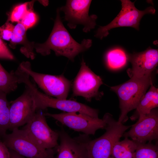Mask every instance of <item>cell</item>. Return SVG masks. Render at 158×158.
<instances>
[{
	"instance_id": "cell-1",
	"label": "cell",
	"mask_w": 158,
	"mask_h": 158,
	"mask_svg": "<svg viewBox=\"0 0 158 158\" xmlns=\"http://www.w3.org/2000/svg\"><path fill=\"white\" fill-rule=\"evenodd\" d=\"M60 12L58 8L54 26L47 39L43 43H35L34 48L43 56L49 55L52 50L56 56H64L73 61L77 55L91 47L92 40L84 39L80 43L75 41L64 26Z\"/></svg>"
},
{
	"instance_id": "cell-2",
	"label": "cell",
	"mask_w": 158,
	"mask_h": 158,
	"mask_svg": "<svg viewBox=\"0 0 158 158\" xmlns=\"http://www.w3.org/2000/svg\"><path fill=\"white\" fill-rule=\"evenodd\" d=\"M102 118L106 123V131L99 138L88 142L87 149L89 158H114V146L131 126L116 121L109 113L105 114Z\"/></svg>"
},
{
	"instance_id": "cell-3",
	"label": "cell",
	"mask_w": 158,
	"mask_h": 158,
	"mask_svg": "<svg viewBox=\"0 0 158 158\" xmlns=\"http://www.w3.org/2000/svg\"><path fill=\"white\" fill-rule=\"evenodd\" d=\"M152 81L151 76L138 78L132 76L124 83L110 87L118 96L121 114L118 121L122 123L128 119L127 114L135 109L142 96L146 93Z\"/></svg>"
},
{
	"instance_id": "cell-4",
	"label": "cell",
	"mask_w": 158,
	"mask_h": 158,
	"mask_svg": "<svg viewBox=\"0 0 158 158\" xmlns=\"http://www.w3.org/2000/svg\"><path fill=\"white\" fill-rule=\"evenodd\" d=\"M37 109H46L48 107L57 109L67 113H78L98 118V111L84 104L71 100L60 99L52 97L39 91L31 81L26 83Z\"/></svg>"
},
{
	"instance_id": "cell-5",
	"label": "cell",
	"mask_w": 158,
	"mask_h": 158,
	"mask_svg": "<svg viewBox=\"0 0 158 158\" xmlns=\"http://www.w3.org/2000/svg\"><path fill=\"white\" fill-rule=\"evenodd\" d=\"M9 150L25 158H55V149H45L35 142L22 129L16 128L2 138Z\"/></svg>"
},
{
	"instance_id": "cell-6",
	"label": "cell",
	"mask_w": 158,
	"mask_h": 158,
	"mask_svg": "<svg viewBox=\"0 0 158 158\" xmlns=\"http://www.w3.org/2000/svg\"><path fill=\"white\" fill-rule=\"evenodd\" d=\"M19 66L33 79L46 94L59 99H66L71 83L63 75H52L35 72L32 70L28 61L21 62Z\"/></svg>"
},
{
	"instance_id": "cell-7",
	"label": "cell",
	"mask_w": 158,
	"mask_h": 158,
	"mask_svg": "<svg viewBox=\"0 0 158 158\" xmlns=\"http://www.w3.org/2000/svg\"><path fill=\"white\" fill-rule=\"evenodd\" d=\"M121 9L116 17L109 24L100 26L97 30L95 37L102 39L109 34L110 30L116 28L130 27L139 30L140 21L142 17L147 14H154L155 10L150 6L143 11L138 9L134 5L135 2L129 0H121Z\"/></svg>"
},
{
	"instance_id": "cell-8",
	"label": "cell",
	"mask_w": 158,
	"mask_h": 158,
	"mask_svg": "<svg viewBox=\"0 0 158 158\" xmlns=\"http://www.w3.org/2000/svg\"><path fill=\"white\" fill-rule=\"evenodd\" d=\"M37 109L23 130L37 144L45 149H56L59 144V131L52 130L48 125L44 113Z\"/></svg>"
},
{
	"instance_id": "cell-9",
	"label": "cell",
	"mask_w": 158,
	"mask_h": 158,
	"mask_svg": "<svg viewBox=\"0 0 158 158\" xmlns=\"http://www.w3.org/2000/svg\"><path fill=\"white\" fill-rule=\"evenodd\" d=\"M92 0H67L64 6L59 9L64 13V20L71 29H75L78 25H83V31L90 32L96 25L97 16H89V11Z\"/></svg>"
},
{
	"instance_id": "cell-10",
	"label": "cell",
	"mask_w": 158,
	"mask_h": 158,
	"mask_svg": "<svg viewBox=\"0 0 158 158\" xmlns=\"http://www.w3.org/2000/svg\"><path fill=\"white\" fill-rule=\"evenodd\" d=\"M103 84L101 78L95 74L82 60L79 71L73 84V95L81 96L88 101L92 98L99 99L103 95L99 91L100 86Z\"/></svg>"
},
{
	"instance_id": "cell-11",
	"label": "cell",
	"mask_w": 158,
	"mask_h": 158,
	"mask_svg": "<svg viewBox=\"0 0 158 158\" xmlns=\"http://www.w3.org/2000/svg\"><path fill=\"white\" fill-rule=\"evenodd\" d=\"M44 114L75 131L81 132L88 135H94L98 129H104L106 125L103 118H95L81 113L65 112L53 114L45 113Z\"/></svg>"
},
{
	"instance_id": "cell-12",
	"label": "cell",
	"mask_w": 158,
	"mask_h": 158,
	"mask_svg": "<svg viewBox=\"0 0 158 158\" xmlns=\"http://www.w3.org/2000/svg\"><path fill=\"white\" fill-rule=\"evenodd\" d=\"M37 109L31 93L25 87L23 94L10 104L8 130L12 131L26 124L34 115Z\"/></svg>"
},
{
	"instance_id": "cell-13",
	"label": "cell",
	"mask_w": 158,
	"mask_h": 158,
	"mask_svg": "<svg viewBox=\"0 0 158 158\" xmlns=\"http://www.w3.org/2000/svg\"><path fill=\"white\" fill-rule=\"evenodd\" d=\"M136 142H151L158 138V112L153 109L148 114L140 116L137 121L123 136Z\"/></svg>"
},
{
	"instance_id": "cell-14",
	"label": "cell",
	"mask_w": 158,
	"mask_h": 158,
	"mask_svg": "<svg viewBox=\"0 0 158 158\" xmlns=\"http://www.w3.org/2000/svg\"><path fill=\"white\" fill-rule=\"evenodd\" d=\"M59 133L60 143L56 149V158H89L88 135L84 134L72 138L63 128Z\"/></svg>"
},
{
	"instance_id": "cell-15",
	"label": "cell",
	"mask_w": 158,
	"mask_h": 158,
	"mask_svg": "<svg viewBox=\"0 0 158 158\" xmlns=\"http://www.w3.org/2000/svg\"><path fill=\"white\" fill-rule=\"evenodd\" d=\"M127 58L132 64L128 71L131 77H149L157 66L158 50L149 47L144 51L129 54Z\"/></svg>"
},
{
	"instance_id": "cell-16",
	"label": "cell",
	"mask_w": 158,
	"mask_h": 158,
	"mask_svg": "<svg viewBox=\"0 0 158 158\" xmlns=\"http://www.w3.org/2000/svg\"><path fill=\"white\" fill-rule=\"evenodd\" d=\"M27 31L21 23H18L14 27L9 45L13 49L17 45H21L20 49L21 52L27 58L33 59L35 57L34 51L35 43L28 40L26 36Z\"/></svg>"
},
{
	"instance_id": "cell-17",
	"label": "cell",
	"mask_w": 158,
	"mask_h": 158,
	"mask_svg": "<svg viewBox=\"0 0 158 158\" xmlns=\"http://www.w3.org/2000/svg\"><path fill=\"white\" fill-rule=\"evenodd\" d=\"M148 92L141 97L134 114L130 117L132 121H135L141 116L149 113L158 107V89L151 82Z\"/></svg>"
},
{
	"instance_id": "cell-18",
	"label": "cell",
	"mask_w": 158,
	"mask_h": 158,
	"mask_svg": "<svg viewBox=\"0 0 158 158\" xmlns=\"http://www.w3.org/2000/svg\"><path fill=\"white\" fill-rule=\"evenodd\" d=\"M137 148L136 142L128 138L117 142L112 150L114 158H133Z\"/></svg>"
},
{
	"instance_id": "cell-19",
	"label": "cell",
	"mask_w": 158,
	"mask_h": 158,
	"mask_svg": "<svg viewBox=\"0 0 158 158\" xmlns=\"http://www.w3.org/2000/svg\"><path fill=\"white\" fill-rule=\"evenodd\" d=\"M18 84L14 71L8 72L0 63V90L7 94L15 90Z\"/></svg>"
},
{
	"instance_id": "cell-20",
	"label": "cell",
	"mask_w": 158,
	"mask_h": 158,
	"mask_svg": "<svg viewBox=\"0 0 158 158\" xmlns=\"http://www.w3.org/2000/svg\"><path fill=\"white\" fill-rule=\"evenodd\" d=\"M7 94L0 90V137L2 138L9 129L10 104Z\"/></svg>"
},
{
	"instance_id": "cell-21",
	"label": "cell",
	"mask_w": 158,
	"mask_h": 158,
	"mask_svg": "<svg viewBox=\"0 0 158 158\" xmlns=\"http://www.w3.org/2000/svg\"><path fill=\"white\" fill-rule=\"evenodd\" d=\"M127 56L122 50L114 49L109 51L106 55V60L109 67L113 69L120 68L126 63Z\"/></svg>"
},
{
	"instance_id": "cell-22",
	"label": "cell",
	"mask_w": 158,
	"mask_h": 158,
	"mask_svg": "<svg viewBox=\"0 0 158 158\" xmlns=\"http://www.w3.org/2000/svg\"><path fill=\"white\" fill-rule=\"evenodd\" d=\"M137 148L133 158H158V147L157 144L151 142H136Z\"/></svg>"
},
{
	"instance_id": "cell-23",
	"label": "cell",
	"mask_w": 158,
	"mask_h": 158,
	"mask_svg": "<svg viewBox=\"0 0 158 158\" xmlns=\"http://www.w3.org/2000/svg\"><path fill=\"white\" fill-rule=\"evenodd\" d=\"M30 2H26L16 6L10 13L7 20L11 23L20 22L27 11Z\"/></svg>"
},
{
	"instance_id": "cell-24",
	"label": "cell",
	"mask_w": 158,
	"mask_h": 158,
	"mask_svg": "<svg viewBox=\"0 0 158 158\" xmlns=\"http://www.w3.org/2000/svg\"><path fill=\"white\" fill-rule=\"evenodd\" d=\"M34 3V1L30 2L27 11L20 22L27 30L33 26L37 21V16L33 9Z\"/></svg>"
},
{
	"instance_id": "cell-25",
	"label": "cell",
	"mask_w": 158,
	"mask_h": 158,
	"mask_svg": "<svg viewBox=\"0 0 158 158\" xmlns=\"http://www.w3.org/2000/svg\"><path fill=\"white\" fill-rule=\"evenodd\" d=\"M14 27L15 26L12 23L7 21L4 24L0 27V38L10 41Z\"/></svg>"
},
{
	"instance_id": "cell-26",
	"label": "cell",
	"mask_w": 158,
	"mask_h": 158,
	"mask_svg": "<svg viewBox=\"0 0 158 158\" xmlns=\"http://www.w3.org/2000/svg\"><path fill=\"white\" fill-rule=\"evenodd\" d=\"M0 59L13 60L14 57L6 44L0 38Z\"/></svg>"
},
{
	"instance_id": "cell-27",
	"label": "cell",
	"mask_w": 158,
	"mask_h": 158,
	"mask_svg": "<svg viewBox=\"0 0 158 158\" xmlns=\"http://www.w3.org/2000/svg\"><path fill=\"white\" fill-rule=\"evenodd\" d=\"M0 158H11L9 149L0 140Z\"/></svg>"
},
{
	"instance_id": "cell-28",
	"label": "cell",
	"mask_w": 158,
	"mask_h": 158,
	"mask_svg": "<svg viewBox=\"0 0 158 158\" xmlns=\"http://www.w3.org/2000/svg\"><path fill=\"white\" fill-rule=\"evenodd\" d=\"M9 150L11 158H25L13 150L9 149Z\"/></svg>"
}]
</instances>
